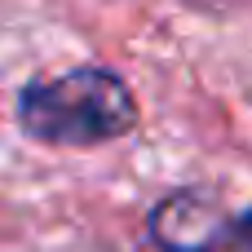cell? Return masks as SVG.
Masks as SVG:
<instances>
[{
    "label": "cell",
    "mask_w": 252,
    "mask_h": 252,
    "mask_svg": "<svg viewBox=\"0 0 252 252\" xmlns=\"http://www.w3.org/2000/svg\"><path fill=\"white\" fill-rule=\"evenodd\" d=\"M18 128L40 146H106L137 128V97L115 66H71L18 89Z\"/></svg>",
    "instance_id": "cell-1"
},
{
    "label": "cell",
    "mask_w": 252,
    "mask_h": 252,
    "mask_svg": "<svg viewBox=\"0 0 252 252\" xmlns=\"http://www.w3.org/2000/svg\"><path fill=\"white\" fill-rule=\"evenodd\" d=\"M146 239L159 252H252V208L230 213L213 190L186 186L151 208Z\"/></svg>",
    "instance_id": "cell-2"
}]
</instances>
